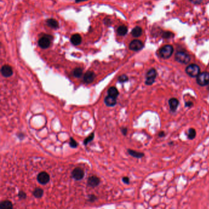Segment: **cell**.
I'll return each instance as SVG.
<instances>
[{"mask_svg": "<svg viewBox=\"0 0 209 209\" xmlns=\"http://www.w3.org/2000/svg\"><path fill=\"white\" fill-rule=\"evenodd\" d=\"M53 40V36L49 34H44L38 41V46L42 49H46L50 46L51 41Z\"/></svg>", "mask_w": 209, "mask_h": 209, "instance_id": "cell-1", "label": "cell"}, {"mask_svg": "<svg viewBox=\"0 0 209 209\" xmlns=\"http://www.w3.org/2000/svg\"><path fill=\"white\" fill-rule=\"evenodd\" d=\"M186 73L191 77H197L200 74V68L196 64H191L186 67Z\"/></svg>", "mask_w": 209, "mask_h": 209, "instance_id": "cell-2", "label": "cell"}, {"mask_svg": "<svg viewBox=\"0 0 209 209\" xmlns=\"http://www.w3.org/2000/svg\"><path fill=\"white\" fill-rule=\"evenodd\" d=\"M173 52V48L171 45L163 46L159 50V55L164 59H168L172 56Z\"/></svg>", "mask_w": 209, "mask_h": 209, "instance_id": "cell-3", "label": "cell"}, {"mask_svg": "<svg viewBox=\"0 0 209 209\" xmlns=\"http://www.w3.org/2000/svg\"><path fill=\"white\" fill-rule=\"evenodd\" d=\"M175 59L177 62L182 64H188L190 62V55L184 52H178L175 55Z\"/></svg>", "mask_w": 209, "mask_h": 209, "instance_id": "cell-4", "label": "cell"}, {"mask_svg": "<svg viewBox=\"0 0 209 209\" xmlns=\"http://www.w3.org/2000/svg\"><path fill=\"white\" fill-rule=\"evenodd\" d=\"M157 76V72L154 68H151L146 74L145 83L147 85H151L153 84Z\"/></svg>", "mask_w": 209, "mask_h": 209, "instance_id": "cell-5", "label": "cell"}, {"mask_svg": "<svg viewBox=\"0 0 209 209\" xmlns=\"http://www.w3.org/2000/svg\"><path fill=\"white\" fill-rule=\"evenodd\" d=\"M196 82L199 85L204 86L209 84V72H204L200 73L197 77Z\"/></svg>", "mask_w": 209, "mask_h": 209, "instance_id": "cell-6", "label": "cell"}, {"mask_svg": "<svg viewBox=\"0 0 209 209\" xmlns=\"http://www.w3.org/2000/svg\"><path fill=\"white\" fill-rule=\"evenodd\" d=\"M143 47H144L143 43L141 41L138 40H134L132 41L129 44V48L130 50L136 52L142 50Z\"/></svg>", "mask_w": 209, "mask_h": 209, "instance_id": "cell-7", "label": "cell"}, {"mask_svg": "<svg viewBox=\"0 0 209 209\" xmlns=\"http://www.w3.org/2000/svg\"><path fill=\"white\" fill-rule=\"evenodd\" d=\"M37 180L41 185H46L50 181V176L46 172H41L38 175Z\"/></svg>", "mask_w": 209, "mask_h": 209, "instance_id": "cell-8", "label": "cell"}, {"mask_svg": "<svg viewBox=\"0 0 209 209\" xmlns=\"http://www.w3.org/2000/svg\"><path fill=\"white\" fill-rule=\"evenodd\" d=\"M72 176L76 180H82L84 177V171L80 167H76L72 171Z\"/></svg>", "mask_w": 209, "mask_h": 209, "instance_id": "cell-9", "label": "cell"}, {"mask_svg": "<svg viewBox=\"0 0 209 209\" xmlns=\"http://www.w3.org/2000/svg\"><path fill=\"white\" fill-rule=\"evenodd\" d=\"M1 74L4 77H9L13 74V70L11 66L9 65H4L1 69Z\"/></svg>", "mask_w": 209, "mask_h": 209, "instance_id": "cell-10", "label": "cell"}, {"mask_svg": "<svg viewBox=\"0 0 209 209\" xmlns=\"http://www.w3.org/2000/svg\"><path fill=\"white\" fill-rule=\"evenodd\" d=\"M96 75L93 71H87L84 76V81L86 84H90L95 79Z\"/></svg>", "mask_w": 209, "mask_h": 209, "instance_id": "cell-11", "label": "cell"}, {"mask_svg": "<svg viewBox=\"0 0 209 209\" xmlns=\"http://www.w3.org/2000/svg\"><path fill=\"white\" fill-rule=\"evenodd\" d=\"M169 105L171 111L174 112L176 111L178 105H179V101L177 98H172L169 100Z\"/></svg>", "mask_w": 209, "mask_h": 209, "instance_id": "cell-12", "label": "cell"}, {"mask_svg": "<svg viewBox=\"0 0 209 209\" xmlns=\"http://www.w3.org/2000/svg\"><path fill=\"white\" fill-rule=\"evenodd\" d=\"M87 184L91 187H96L99 185L100 179L96 176H91L88 178Z\"/></svg>", "mask_w": 209, "mask_h": 209, "instance_id": "cell-13", "label": "cell"}, {"mask_svg": "<svg viewBox=\"0 0 209 209\" xmlns=\"http://www.w3.org/2000/svg\"><path fill=\"white\" fill-rule=\"evenodd\" d=\"M104 102L109 107H113L117 104V98L108 95L104 99Z\"/></svg>", "mask_w": 209, "mask_h": 209, "instance_id": "cell-14", "label": "cell"}, {"mask_svg": "<svg viewBox=\"0 0 209 209\" xmlns=\"http://www.w3.org/2000/svg\"><path fill=\"white\" fill-rule=\"evenodd\" d=\"M71 42L74 46H79L82 42V37L79 34H74L71 38Z\"/></svg>", "mask_w": 209, "mask_h": 209, "instance_id": "cell-15", "label": "cell"}, {"mask_svg": "<svg viewBox=\"0 0 209 209\" xmlns=\"http://www.w3.org/2000/svg\"><path fill=\"white\" fill-rule=\"evenodd\" d=\"M47 25L49 26V27L54 28V29H56L59 27V24L58 22L56 20L54 19H50L47 20Z\"/></svg>", "mask_w": 209, "mask_h": 209, "instance_id": "cell-16", "label": "cell"}, {"mask_svg": "<svg viewBox=\"0 0 209 209\" xmlns=\"http://www.w3.org/2000/svg\"><path fill=\"white\" fill-rule=\"evenodd\" d=\"M107 93H108V95H109V96H112V97L116 98L118 97V96L119 95V92L118 90H117L114 86L110 87V88L108 89Z\"/></svg>", "mask_w": 209, "mask_h": 209, "instance_id": "cell-17", "label": "cell"}, {"mask_svg": "<svg viewBox=\"0 0 209 209\" xmlns=\"http://www.w3.org/2000/svg\"><path fill=\"white\" fill-rule=\"evenodd\" d=\"M128 152L131 156H133V157L136 158H141L144 156V153H141V152L135 151V150H131V149H128Z\"/></svg>", "mask_w": 209, "mask_h": 209, "instance_id": "cell-18", "label": "cell"}, {"mask_svg": "<svg viewBox=\"0 0 209 209\" xmlns=\"http://www.w3.org/2000/svg\"><path fill=\"white\" fill-rule=\"evenodd\" d=\"M12 203L9 201H4L0 203V208L1 209H12Z\"/></svg>", "mask_w": 209, "mask_h": 209, "instance_id": "cell-19", "label": "cell"}, {"mask_svg": "<svg viewBox=\"0 0 209 209\" xmlns=\"http://www.w3.org/2000/svg\"><path fill=\"white\" fill-rule=\"evenodd\" d=\"M117 32L120 36H125L128 32V28L125 25H121L117 29Z\"/></svg>", "mask_w": 209, "mask_h": 209, "instance_id": "cell-20", "label": "cell"}, {"mask_svg": "<svg viewBox=\"0 0 209 209\" xmlns=\"http://www.w3.org/2000/svg\"><path fill=\"white\" fill-rule=\"evenodd\" d=\"M142 34V29L139 27H136L134 28L131 31V34L133 35V36L135 38L141 36Z\"/></svg>", "mask_w": 209, "mask_h": 209, "instance_id": "cell-21", "label": "cell"}, {"mask_svg": "<svg viewBox=\"0 0 209 209\" xmlns=\"http://www.w3.org/2000/svg\"><path fill=\"white\" fill-rule=\"evenodd\" d=\"M83 74V69L80 68H76L72 71V75L75 77L79 78Z\"/></svg>", "mask_w": 209, "mask_h": 209, "instance_id": "cell-22", "label": "cell"}, {"mask_svg": "<svg viewBox=\"0 0 209 209\" xmlns=\"http://www.w3.org/2000/svg\"><path fill=\"white\" fill-rule=\"evenodd\" d=\"M33 196L36 198H41L44 194V191L42 189L40 188H36L33 191Z\"/></svg>", "mask_w": 209, "mask_h": 209, "instance_id": "cell-23", "label": "cell"}, {"mask_svg": "<svg viewBox=\"0 0 209 209\" xmlns=\"http://www.w3.org/2000/svg\"><path fill=\"white\" fill-rule=\"evenodd\" d=\"M187 136H188V139H190V140H193V139H194L196 137V131L195 129L190 128L188 131V134H187Z\"/></svg>", "mask_w": 209, "mask_h": 209, "instance_id": "cell-24", "label": "cell"}, {"mask_svg": "<svg viewBox=\"0 0 209 209\" xmlns=\"http://www.w3.org/2000/svg\"><path fill=\"white\" fill-rule=\"evenodd\" d=\"M118 80L119 82H120V83H124V82H126L128 80V77L125 74L121 75L119 76Z\"/></svg>", "mask_w": 209, "mask_h": 209, "instance_id": "cell-25", "label": "cell"}, {"mask_svg": "<svg viewBox=\"0 0 209 209\" xmlns=\"http://www.w3.org/2000/svg\"><path fill=\"white\" fill-rule=\"evenodd\" d=\"M94 133H93L91 134L90 135V136H89L88 137L85 139V140L84 141V144H85V145H86L87 144H88V143H90V142H91V141H92L93 140L94 137Z\"/></svg>", "mask_w": 209, "mask_h": 209, "instance_id": "cell-26", "label": "cell"}, {"mask_svg": "<svg viewBox=\"0 0 209 209\" xmlns=\"http://www.w3.org/2000/svg\"><path fill=\"white\" fill-rule=\"evenodd\" d=\"M69 145L72 148H76L77 147V142L73 138L71 137L70 141H69Z\"/></svg>", "mask_w": 209, "mask_h": 209, "instance_id": "cell-27", "label": "cell"}, {"mask_svg": "<svg viewBox=\"0 0 209 209\" xmlns=\"http://www.w3.org/2000/svg\"><path fill=\"white\" fill-rule=\"evenodd\" d=\"M173 36V34L172 33L169 32V31L164 32L163 34V37L164 38H172Z\"/></svg>", "mask_w": 209, "mask_h": 209, "instance_id": "cell-28", "label": "cell"}, {"mask_svg": "<svg viewBox=\"0 0 209 209\" xmlns=\"http://www.w3.org/2000/svg\"><path fill=\"white\" fill-rule=\"evenodd\" d=\"M19 197L20 199H25L27 198V194L23 191H20L19 193Z\"/></svg>", "mask_w": 209, "mask_h": 209, "instance_id": "cell-29", "label": "cell"}, {"mask_svg": "<svg viewBox=\"0 0 209 209\" xmlns=\"http://www.w3.org/2000/svg\"><path fill=\"white\" fill-rule=\"evenodd\" d=\"M190 1L194 4H199L202 3V0H190Z\"/></svg>", "mask_w": 209, "mask_h": 209, "instance_id": "cell-30", "label": "cell"}, {"mask_svg": "<svg viewBox=\"0 0 209 209\" xmlns=\"http://www.w3.org/2000/svg\"><path fill=\"white\" fill-rule=\"evenodd\" d=\"M123 182L125 183V184H129V178L128 177H124L122 178Z\"/></svg>", "mask_w": 209, "mask_h": 209, "instance_id": "cell-31", "label": "cell"}, {"mask_svg": "<svg viewBox=\"0 0 209 209\" xmlns=\"http://www.w3.org/2000/svg\"><path fill=\"white\" fill-rule=\"evenodd\" d=\"M193 106V103L191 101H188L185 103V106L186 107H191Z\"/></svg>", "mask_w": 209, "mask_h": 209, "instance_id": "cell-32", "label": "cell"}, {"mask_svg": "<svg viewBox=\"0 0 209 209\" xmlns=\"http://www.w3.org/2000/svg\"><path fill=\"white\" fill-rule=\"evenodd\" d=\"M96 199V197L95 196H94V195H91V196H90V197H89V201H90L93 202V201H95Z\"/></svg>", "mask_w": 209, "mask_h": 209, "instance_id": "cell-33", "label": "cell"}, {"mask_svg": "<svg viewBox=\"0 0 209 209\" xmlns=\"http://www.w3.org/2000/svg\"><path fill=\"white\" fill-rule=\"evenodd\" d=\"M121 133H122L123 134V135H125V136H126V134H127V132H128V129L126 128H123L121 129Z\"/></svg>", "mask_w": 209, "mask_h": 209, "instance_id": "cell-34", "label": "cell"}, {"mask_svg": "<svg viewBox=\"0 0 209 209\" xmlns=\"http://www.w3.org/2000/svg\"><path fill=\"white\" fill-rule=\"evenodd\" d=\"M158 136H159V137H164V136H165V133H164V132H163V131H161V132H159V133L158 134Z\"/></svg>", "mask_w": 209, "mask_h": 209, "instance_id": "cell-35", "label": "cell"}, {"mask_svg": "<svg viewBox=\"0 0 209 209\" xmlns=\"http://www.w3.org/2000/svg\"><path fill=\"white\" fill-rule=\"evenodd\" d=\"M88 1V0H75V1H76V3L83 2V1Z\"/></svg>", "mask_w": 209, "mask_h": 209, "instance_id": "cell-36", "label": "cell"}]
</instances>
